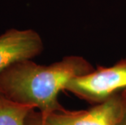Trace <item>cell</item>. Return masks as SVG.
Instances as JSON below:
<instances>
[{"instance_id":"cell-1","label":"cell","mask_w":126,"mask_h":125,"mask_svg":"<svg viewBox=\"0 0 126 125\" xmlns=\"http://www.w3.org/2000/svg\"><path fill=\"white\" fill-rule=\"evenodd\" d=\"M94 71L81 56L64 57L50 65L31 59L12 63L0 73V95L15 103L38 109L42 113L63 111L58 94L69 81Z\"/></svg>"},{"instance_id":"cell-2","label":"cell","mask_w":126,"mask_h":125,"mask_svg":"<svg viewBox=\"0 0 126 125\" xmlns=\"http://www.w3.org/2000/svg\"><path fill=\"white\" fill-rule=\"evenodd\" d=\"M122 112L121 92L84 111L42 113L31 111L27 125H116Z\"/></svg>"},{"instance_id":"cell-3","label":"cell","mask_w":126,"mask_h":125,"mask_svg":"<svg viewBox=\"0 0 126 125\" xmlns=\"http://www.w3.org/2000/svg\"><path fill=\"white\" fill-rule=\"evenodd\" d=\"M125 89L126 59H122L112 67H100L89 74L75 77L68 81L64 90L98 104Z\"/></svg>"},{"instance_id":"cell-4","label":"cell","mask_w":126,"mask_h":125,"mask_svg":"<svg viewBox=\"0 0 126 125\" xmlns=\"http://www.w3.org/2000/svg\"><path fill=\"white\" fill-rule=\"evenodd\" d=\"M42 50L43 42L36 31L8 29L0 35V73L12 63L32 59Z\"/></svg>"},{"instance_id":"cell-5","label":"cell","mask_w":126,"mask_h":125,"mask_svg":"<svg viewBox=\"0 0 126 125\" xmlns=\"http://www.w3.org/2000/svg\"><path fill=\"white\" fill-rule=\"evenodd\" d=\"M30 106L20 105L0 95V125H27L26 119Z\"/></svg>"},{"instance_id":"cell-6","label":"cell","mask_w":126,"mask_h":125,"mask_svg":"<svg viewBox=\"0 0 126 125\" xmlns=\"http://www.w3.org/2000/svg\"><path fill=\"white\" fill-rule=\"evenodd\" d=\"M122 96V112L116 125H126V89L121 91Z\"/></svg>"}]
</instances>
